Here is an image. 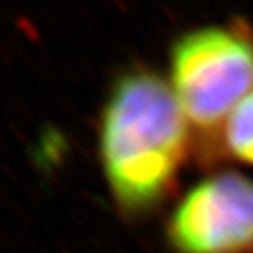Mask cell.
<instances>
[{
	"instance_id": "cell-1",
	"label": "cell",
	"mask_w": 253,
	"mask_h": 253,
	"mask_svg": "<svg viewBox=\"0 0 253 253\" xmlns=\"http://www.w3.org/2000/svg\"><path fill=\"white\" fill-rule=\"evenodd\" d=\"M192 128L170 84L148 69L116 81L100 120V160L116 204L144 214L172 194Z\"/></svg>"
},
{
	"instance_id": "cell-2",
	"label": "cell",
	"mask_w": 253,
	"mask_h": 253,
	"mask_svg": "<svg viewBox=\"0 0 253 253\" xmlns=\"http://www.w3.org/2000/svg\"><path fill=\"white\" fill-rule=\"evenodd\" d=\"M170 90L190 128L216 141L253 90V30L241 20L188 30L170 47Z\"/></svg>"
},
{
	"instance_id": "cell-3",
	"label": "cell",
	"mask_w": 253,
	"mask_h": 253,
	"mask_svg": "<svg viewBox=\"0 0 253 253\" xmlns=\"http://www.w3.org/2000/svg\"><path fill=\"white\" fill-rule=\"evenodd\" d=\"M176 253H253V179L223 170L201 179L167 221Z\"/></svg>"
},
{
	"instance_id": "cell-4",
	"label": "cell",
	"mask_w": 253,
	"mask_h": 253,
	"mask_svg": "<svg viewBox=\"0 0 253 253\" xmlns=\"http://www.w3.org/2000/svg\"><path fill=\"white\" fill-rule=\"evenodd\" d=\"M214 151L253 167V90L223 122L214 141Z\"/></svg>"
}]
</instances>
